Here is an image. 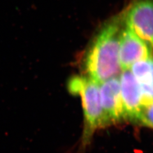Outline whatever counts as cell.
Listing matches in <instances>:
<instances>
[{
  "label": "cell",
  "instance_id": "obj_1",
  "mask_svg": "<svg viewBox=\"0 0 153 153\" xmlns=\"http://www.w3.org/2000/svg\"><path fill=\"white\" fill-rule=\"evenodd\" d=\"M123 27L122 12L103 24L85 52L84 75L99 84L121 73L119 51Z\"/></svg>",
  "mask_w": 153,
  "mask_h": 153
},
{
  "label": "cell",
  "instance_id": "obj_2",
  "mask_svg": "<svg viewBox=\"0 0 153 153\" xmlns=\"http://www.w3.org/2000/svg\"><path fill=\"white\" fill-rule=\"evenodd\" d=\"M67 89L80 98L84 114V127L79 153H84L97 130L108 127L102 106L99 84L85 75L71 76Z\"/></svg>",
  "mask_w": 153,
  "mask_h": 153
},
{
  "label": "cell",
  "instance_id": "obj_3",
  "mask_svg": "<svg viewBox=\"0 0 153 153\" xmlns=\"http://www.w3.org/2000/svg\"><path fill=\"white\" fill-rule=\"evenodd\" d=\"M123 14L124 25L153 50V0H131Z\"/></svg>",
  "mask_w": 153,
  "mask_h": 153
},
{
  "label": "cell",
  "instance_id": "obj_4",
  "mask_svg": "<svg viewBox=\"0 0 153 153\" xmlns=\"http://www.w3.org/2000/svg\"><path fill=\"white\" fill-rule=\"evenodd\" d=\"M100 99L108 126L126 121L118 76L100 84Z\"/></svg>",
  "mask_w": 153,
  "mask_h": 153
},
{
  "label": "cell",
  "instance_id": "obj_5",
  "mask_svg": "<svg viewBox=\"0 0 153 153\" xmlns=\"http://www.w3.org/2000/svg\"><path fill=\"white\" fill-rule=\"evenodd\" d=\"M124 21V20H123ZM153 55V50L124 24L119 44V58L122 71Z\"/></svg>",
  "mask_w": 153,
  "mask_h": 153
},
{
  "label": "cell",
  "instance_id": "obj_6",
  "mask_svg": "<svg viewBox=\"0 0 153 153\" xmlns=\"http://www.w3.org/2000/svg\"><path fill=\"white\" fill-rule=\"evenodd\" d=\"M119 78L126 121L135 123L146 100L130 70L122 71Z\"/></svg>",
  "mask_w": 153,
  "mask_h": 153
},
{
  "label": "cell",
  "instance_id": "obj_7",
  "mask_svg": "<svg viewBox=\"0 0 153 153\" xmlns=\"http://www.w3.org/2000/svg\"><path fill=\"white\" fill-rule=\"evenodd\" d=\"M130 71L146 100H153V55L134 63Z\"/></svg>",
  "mask_w": 153,
  "mask_h": 153
},
{
  "label": "cell",
  "instance_id": "obj_8",
  "mask_svg": "<svg viewBox=\"0 0 153 153\" xmlns=\"http://www.w3.org/2000/svg\"><path fill=\"white\" fill-rule=\"evenodd\" d=\"M135 123L153 130V100H146L143 103Z\"/></svg>",
  "mask_w": 153,
  "mask_h": 153
}]
</instances>
